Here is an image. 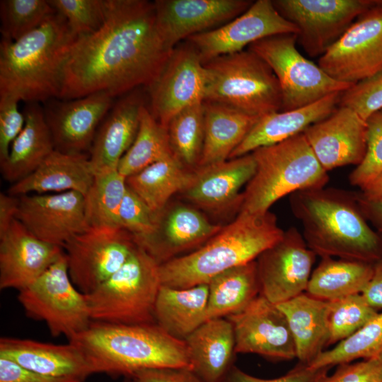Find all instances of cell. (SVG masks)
Masks as SVG:
<instances>
[{"label":"cell","mask_w":382,"mask_h":382,"mask_svg":"<svg viewBox=\"0 0 382 382\" xmlns=\"http://www.w3.org/2000/svg\"><path fill=\"white\" fill-rule=\"evenodd\" d=\"M330 369H311L299 363L282 376L265 379L252 376L233 365L221 382H322Z\"/></svg>","instance_id":"7dc6e473"},{"label":"cell","mask_w":382,"mask_h":382,"mask_svg":"<svg viewBox=\"0 0 382 382\" xmlns=\"http://www.w3.org/2000/svg\"><path fill=\"white\" fill-rule=\"evenodd\" d=\"M320 67L334 79L354 84L382 67V6L373 5L320 57Z\"/></svg>","instance_id":"4fadbf2b"},{"label":"cell","mask_w":382,"mask_h":382,"mask_svg":"<svg viewBox=\"0 0 382 382\" xmlns=\"http://www.w3.org/2000/svg\"><path fill=\"white\" fill-rule=\"evenodd\" d=\"M382 355V312L334 347L322 352L308 366L311 369L331 368L358 359Z\"/></svg>","instance_id":"f35d334b"},{"label":"cell","mask_w":382,"mask_h":382,"mask_svg":"<svg viewBox=\"0 0 382 382\" xmlns=\"http://www.w3.org/2000/svg\"><path fill=\"white\" fill-rule=\"evenodd\" d=\"M256 163L251 153L217 163L197 167L183 191L195 204L219 209L231 203H241L239 191L253 178Z\"/></svg>","instance_id":"484cf974"},{"label":"cell","mask_w":382,"mask_h":382,"mask_svg":"<svg viewBox=\"0 0 382 382\" xmlns=\"http://www.w3.org/2000/svg\"><path fill=\"white\" fill-rule=\"evenodd\" d=\"M22 112L24 127L12 143L6 158L0 162L3 178L12 184L31 174L54 150L40 103H28Z\"/></svg>","instance_id":"f546056e"},{"label":"cell","mask_w":382,"mask_h":382,"mask_svg":"<svg viewBox=\"0 0 382 382\" xmlns=\"http://www.w3.org/2000/svg\"><path fill=\"white\" fill-rule=\"evenodd\" d=\"M381 359H382V356H381Z\"/></svg>","instance_id":"91938a15"},{"label":"cell","mask_w":382,"mask_h":382,"mask_svg":"<svg viewBox=\"0 0 382 382\" xmlns=\"http://www.w3.org/2000/svg\"><path fill=\"white\" fill-rule=\"evenodd\" d=\"M289 204L316 255L372 264L382 257V238L362 214L357 192L307 189L290 195Z\"/></svg>","instance_id":"7a4b0ae2"},{"label":"cell","mask_w":382,"mask_h":382,"mask_svg":"<svg viewBox=\"0 0 382 382\" xmlns=\"http://www.w3.org/2000/svg\"><path fill=\"white\" fill-rule=\"evenodd\" d=\"M357 199L364 217L382 238V197L367 198L357 192Z\"/></svg>","instance_id":"db71d44e"},{"label":"cell","mask_w":382,"mask_h":382,"mask_svg":"<svg viewBox=\"0 0 382 382\" xmlns=\"http://www.w3.org/2000/svg\"><path fill=\"white\" fill-rule=\"evenodd\" d=\"M373 264L332 257H321L312 271L305 292L325 301L361 294L371 277Z\"/></svg>","instance_id":"836d02e7"},{"label":"cell","mask_w":382,"mask_h":382,"mask_svg":"<svg viewBox=\"0 0 382 382\" xmlns=\"http://www.w3.org/2000/svg\"><path fill=\"white\" fill-rule=\"evenodd\" d=\"M297 33V28L279 13L272 1L257 0L234 19L186 41L196 49L204 63L221 55L243 51L267 37Z\"/></svg>","instance_id":"2e32d148"},{"label":"cell","mask_w":382,"mask_h":382,"mask_svg":"<svg viewBox=\"0 0 382 382\" xmlns=\"http://www.w3.org/2000/svg\"><path fill=\"white\" fill-rule=\"evenodd\" d=\"M173 50L158 28L154 1L106 0L102 26L77 37L71 47L58 98L71 100L99 91L116 98L146 88Z\"/></svg>","instance_id":"6da1fadb"},{"label":"cell","mask_w":382,"mask_h":382,"mask_svg":"<svg viewBox=\"0 0 382 382\" xmlns=\"http://www.w3.org/2000/svg\"><path fill=\"white\" fill-rule=\"evenodd\" d=\"M366 122V153L349 175L351 185L360 190L382 175V110L372 115Z\"/></svg>","instance_id":"ee69618b"},{"label":"cell","mask_w":382,"mask_h":382,"mask_svg":"<svg viewBox=\"0 0 382 382\" xmlns=\"http://www.w3.org/2000/svg\"><path fill=\"white\" fill-rule=\"evenodd\" d=\"M161 286L159 264L137 245L115 273L85 294L91 318L113 324L154 323Z\"/></svg>","instance_id":"ba28073f"},{"label":"cell","mask_w":382,"mask_h":382,"mask_svg":"<svg viewBox=\"0 0 382 382\" xmlns=\"http://www.w3.org/2000/svg\"><path fill=\"white\" fill-rule=\"evenodd\" d=\"M221 228L196 209L179 205L158 213L154 233L135 243L161 265L178 253L207 241Z\"/></svg>","instance_id":"cb8c5ba5"},{"label":"cell","mask_w":382,"mask_h":382,"mask_svg":"<svg viewBox=\"0 0 382 382\" xmlns=\"http://www.w3.org/2000/svg\"><path fill=\"white\" fill-rule=\"evenodd\" d=\"M360 190L361 194L367 198L382 197V175Z\"/></svg>","instance_id":"9f6ffc18"},{"label":"cell","mask_w":382,"mask_h":382,"mask_svg":"<svg viewBox=\"0 0 382 382\" xmlns=\"http://www.w3.org/2000/svg\"><path fill=\"white\" fill-rule=\"evenodd\" d=\"M19 102L11 98H0V162L6 158L11 146L25 125Z\"/></svg>","instance_id":"c3c4849f"},{"label":"cell","mask_w":382,"mask_h":382,"mask_svg":"<svg viewBox=\"0 0 382 382\" xmlns=\"http://www.w3.org/2000/svg\"><path fill=\"white\" fill-rule=\"evenodd\" d=\"M16 219L41 241L62 247L88 226L84 195L76 191L25 195Z\"/></svg>","instance_id":"d6986e66"},{"label":"cell","mask_w":382,"mask_h":382,"mask_svg":"<svg viewBox=\"0 0 382 382\" xmlns=\"http://www.w3.org/2000/svg\"><path fill=\"white\" fill-rule=\"evenodd\" d=\"M189 172L173 156L157 161L126 178L132 190L154 213H160L169 199L184 191L192 180Z\"/></svg>","instance_id":"d590c367"},{"label":"cell","mask_w":382,"mask_h":382,"mask_svg":"<svg viewBox=\"0 0 382 382\" xmlns=\"http://www.w3.org/2000/svg\"><path fill=\"white\" fill-rule=\"evenodd\" d=\"M69 342L82 352L92 374L132 377L151 369L192 370L185 342L172 337L156 323L126 325L92 321Z\"/></svg>","instance_id":"277c9868"},{"label":"cell","mask_w":382,"mask_h":382,"mask_svg":"<svg viewBox=\"0 0 382 382\" xmlns=\"http://www.w3.org/2000/svg\"><path fill=\"white\" fill-rule=\"evenodd\" d=\"M115 98L108 92L99 91L75 99L52 98L44 103L54 150L67 154L89 151Z\"/></svg>","instance_id":"ac0fdd59"},{"label":"cell","mask_w":382,"mask_h":382,"mask_svg":"<svg viewBox=\"0 0 382 382\" xmlns=\"http://www.w3.org/2000/svg\"><path fill=\"white\" fill-rule=\"evenodd\" d=\"M342 93L328 95L295 110L274 112L260 117L229 158L246 155L258 148L275 144L303 133L309 126L335 111Z\"/></svg>","instance_id":"4316f807"},{"label":"cell","mask_w":382,"mask_h":382,"mask_svg":"<svg viewBox=\"0 0 382 382\" xmlns=\"http://www.w3.org/2000/svg\"><path fill=\"white\" fill-rule=\"evenodd\" d=\"M366 120L340 106L326 118L309 126L304 134L318 161L326 170L359 165L366 150Z\"/></svg>","instance_id":"44dd1931"},{"label":"cell","mask_w":382,"mask_h":382,"mask_svg":"<svg viewBox=\"0 0 382 382\" xmlns=\"http://www.w3.org/2000/svg\"><path fill=\"white\" fill-rule=\"evenodd\" d=\"M376 3L382 6V0H375Z\"/></svg>","instance_id":"6f0895ef"},{"label":"cell","mask_w":382,"mask_h":382,"mask_svg":"<svg viewBox=\"0 0 382 382\" xmlns=\"http://www.w3.org/2000/svg\"><path fill=\"white\" fill-rule=\"evenodd\" d=\"M296 34H281L263 38L248 47L275 74L282 93L281 111L308 105L354 85L334 79L318 64L304 57L296 48Z\"/></svg>","instance_id":"9c48e42d"},{"label":"cell","mask_w":382,"mask_h":382,"mask_svg":"<svg viewBox=\"0 0 382 382\" xmlns=\"http://www.w3.org/2000/svg\"><path fill=\"white\" fill-rule=\"evenodd\" d=\"M284 233L270 211L260 214L241 211L202 247L159 265L161 285L183 289L208 284L228 270L255 260Z\"/></svg>","instance_id":"5b68a950"},{"label":"cell","mask_w":382,"mask_h":382,"mask_svg":"<svg viewBox=\"0 0 382 382\" xmlns=\"http://www.w3.org/2000/svg\"><path fill=\"white\" fill-rule=\"evenodd\" d=\"M0 357L33 372L84 381L92 374L82 352L72 343L54 345L33 340L1 337Z\"/></svg>","instance_id":"d4e9b609"},{"label":"cell","mask_w":382,"mask_h":382,"mask_svg":"<svg viewBox=\"0 0 382 382\" xmlns=\"http://www.w3.org/2000/svg\"><path fill=\"white\" fill-rule=\"evenodd\" d=\"M158 214L152 212L127 187L119 210V221L120 227L133 236L134 242L154 233L157 226Z\"/></svg>","instance_id":"f6af8a7d"},{"label":"cell","mask_w":382,"mask_h":382,"mask_svg":"<svg viewBox=\"0 0 382 382\" xmlns=\"http://www.w3.org/2000/svg\"><path fill=\"white\" fill-rule=\"evenodd\" d=\"M233 327L236 354L274 360L296 358L287 319L277 304L260 294L241 311L226 318Z\"/></svg>","instance_id":"e0dca14e"},{"label":"cell","mask_w":382,"mask_h":382,"mask_svg":"<svg viewBox=\"0 0 382 382\" xmlns=\"http://www.w3.org/2000/svg\"><path fill=\"white\" fill-rule=\"evenodd\" d=\"M250 0H156L159 32L173 49L183 40L219 28L245 12Z\"/></svg>","instance_id":"ffe728a7"},{"label":"cell","mask_w":382,"mask_h":382,"mask_svg":"<svg viewBox=\"0 0 382 382\" xmlns=\"http://www.w3.org/2000/svg\"><path fill=\"white\" fill-rule=\"evenodd\" d=\"M381 356L339 365L322 382H382Z\"/></svg>","instance_id":"681fc988"},{"label":"cell","mask_w":382,"mask_h":382,"mask_svg":"<svg viewBox=\"0 0 382 382\" xmlns=\"http://www.w3.org/2000/svg\"><path fill=\"white\" fill-rule=\"evenodd\" d=\"M64 253L62 247L41 241L14 219L0 235V288L27 287Z\"/></svg>","instance_id":"7402d4cb"},{"label":"cell","mask_w":382,"mask_h":382,"mask_svg":"<svg viewBox=\"0 0 382 382\" xmlns=\"http://www.w3.org/2000/svg\"><path fill=\"white\" fill-rule=\"evenodd\" d=\"M136 382H203L191 369L159 368L143 370L132 376Z\"/></svg>","instance_id":"816d5d0a"},{"label":"cell","mask_w":382,"mask_h":382,"mask_svg":"<svg viewBox=\"0 0 382 382\" xmlns=\"http://www.w3.org/2000/svg\"><path fill=\"white\" fill-rule=\"evenodd\" d=\"M209 286L183 289L161 285L154 306L155 323L172 337L185 340L207 321Z\"/></svg>","instance_id":"d6a6232c"},{"label":"cell","mask_w":382,"mask_h":382,"mask_svg":"<svg viewBox=\"0 0 382 382\" xmlns=\"http://www.w3.org/2000/svg\"><path fill=\"white\" fill-rule=\"evenodd\" d=\"M361 294L373 308L382 309V257L373 264L371 277Z\"/></svg>","instance_id":"f5cc1de1"},{"label":"cell","mask_w":382,"mask_h":382,"mask_svg":"<svg viewBox=\"0 0 382 382\" xmlns=\"http://www.w3.org/2000/svg\"><path fill=\"white\" fill-rule=\"evenodd\" d=\"M19 197L8 192L0 193V235L5 233L16 219Z\"/></svg>","instance_id":"11a10c76"},{"label":"cell","mask_w":382,"mask_h":382,"mask_svg":"<svg viewBox=\"0 0 382 382\" xmlns=\"http://www.w3.org/2000/svg\"><path fill=\"white\" fill-rule=\"evenodd\" d=\"M184 341L192 371L203 382H221L233 366L234 331L226 318L207 320Z\"/></svg>","instance_id":"f1b7e54d"},{"label":"cell","mask_w":382,"mask_h":382,"mask_svg":"<svg viewBox=\"0 0 382 382\" xmlns=\"http://www.w3.org/2000/svg\"><path fill=\"white\" fill-rule=\"evenodd\" d=\"M167 130L174 156L184 166L197 167L204 137L203 101L190 105L173 116Z\"/></svg>","instance_id":"ab89813d"},{"label":"cell","mask_w":382,"mask_h":382,"mask_svg":"<svg viewBox=\"0 0 382 382\" xmlns=\"http://www.w3.org/2000/svg\"><path fill=\"white\" fill-rule=\"evenodd\" d=\"M76 37L55 12L16 40L0 41V98L45 103L58 98L64 64Z\"/></svg>","instance_id":"3957f363"},{"label":"cell","mask_w":382,"mask_h":382,"mask_svg":"<svg viewBox=\"0 0 382 382\" xmlns=\"http://www.w3.org/2000/svg\"><path fill=\"white\" fill-rule=\"evenodd\" d=\"M208 286L207 320L241 311L260 294L256 260L216 275Z\"/></svg>","instance_id":"e575fe53"},{"label":"cell","mask_w":382,"mask_h":382,"mask_svg":"<svg viewBox=\"0 0 382 382\" xmlns=\"http://www.w3.org/2000/svg\"><path fill=\"white\" fill-rule=\"evenodd\" d=\"M285 315L299 363L309 364L328 346V301L306 292L277 304Z\"/></svg>","instance_id":"1f68e13d"},{"label":"cell","mask_w":382,"mask_h":382,"mask_svg":"<svg viewBox=\"0 0 382 382\" xmlns=\"http://www.w3.org/2000/svg\"><path fill=\"white\" fill-rule=\"evenodd\" d=\"M94 176L86 154H67L54 150L31 174L12 184L8 193L21 197L33 192L76 191L85 196Z\"/></svg>","instance_id":"83f0119b"},{"label":"cell","mask_w":382,"mask_h":382,"mask_svg":"<svg viewBox=\"0 0 382 382\" xmlns=\"http://www.w3.org/2000/svg\"><path fill=\"white\" fill-rule=\"evenodd\" d=\"M18 291V301L26 314L45 322L52 336L64 335L69 340L92 322L86 296L69 276L65 253Z\"/></svg>","instance_id":"30bf717a"},{"label":"cell","mask_w":382,"mask_h":382,"mask_svg":"<svg viewBox=\"0 0 382 382\" xmlns=\"http://www.w3.org/2000/svg\"><path fill=\"white\" fill-rule=\"evenodd\" d=\"M339 105L351 108L365 120L382 110V67L344 91Z\"/></svg>","instance_id":"bcb514c9"},{"label":"cell","mask_w":382,"mask_h":382,"mask_svg":"<svg viewBox=\"0 0 382 382\" xmlns=\"http://www.w3.org/2000/svg\"><path fill=\"white\" fill-rule=\"evenodd\" d=\"M203 65L204 101L225 104L258 117L281 111L278 80L269 65L250 50L221 55Z\"/></svg>","instance_id":"52a82bcc"},{"label":"cell","mask_w":382,"mask_h":382,"mask_svg":"<svg viewBox=\"0 0 382 382\" xmlns=\"http://www.w3.org/2000/svg\"><path fill=\"white\" fill-rule=\"evenodd\" d=\"M173 156L167 127L158 122L148 106L144 104L137 134L120 161L118 171L127 178L157 161Z\"/></svg>","instance_id":"8d00e7d4"},{"label":"cell","mask_w":382,"mask_h":382,"mask_svg":"<svg viewBox=\"0 0 382 382\" xmlns=\"http://www.w3.org/2000/svg\"><path fill=\"white\" fill-rule=\"evenodd\" d=\"M127 382H136V381L133 379L132 381H127Z\"/></svg>","instance_id":"680465c9"},{"label":"cell","mask_w":382,"mask_h":382,"mask_svg":"<svg viewBox=\"0 0 382 382\" xmlns=\"http://www.w3.org/2000/svg\"><path fill=\"white\" fill-rule=\"evenodd\" d=\"M0 382H83L40 374L0 357Z\"/></svg>","instance_id":"f907efd6"},{"label":"cell","mask_w":382,"mask_h":382,"mask_svg":"<svg viewBox=\"0 0 382 382\" xmlns=\"http://www.w3.org/2000/svg\"><path fill=\"white\" fill-rule=\"evenodd\" d=\"M144 104L138 88L122 95L113 103L99 125L89 151L95 174L117 169L136 138Z\"/></svg>","instance_id":"603a6c76"},{"label":"cell","mask_w":382,"mask_h":382,"mask_svg":"<svg viewBox=\"0 0 382 382\" xmlns=\"http://www.w3.org/2000/svg\"><path fill=\"white\" fill-rule=\"evenodd\" d=\"M77 38L98 30L105 19L106 0H49Z\"/></svg>","instance_id":"7bdbcfd3"},{"label":"cell","mask_w":382,"mask_h":382,"mask_svg":"<svg viewBox=\"0 0 382 382\" xmlns=\"http://www.w3.org/2000/svg\"><path fill=\"white\" fill-rule=\"evenodd\" d=\"M137 246L122 228H89L63 246L74 284L87 294L110 278Z\"/></svg>","instance_id":"8fae6325"},{"label":"cell","mask_w":382,"mask_h":382,"mask_svg":"<svg viewBox=\"0 0 382 382\" xmlns=\"http://www.w3.org/2000/svg\"><path fill=\"white\" fill-rule=\"evenodd\" d=\"M54 13L49 0H1V38L16 40L40 27Z\"/></svg>","instance_id":"60d3db41"},{"label":"cell","mask_w":382,"mask_h":382,"mask_svg":"<svg viewBox=\"0 0 382 382\" xmlns=\"http://www.w3.org/2000/svg\"><path fill=\"white\" fill-rule=\"evenodd\" d=\"M316 255L296 227L257 259L260 294L274 304L306 291Z\"/></svg>","instance_id":"9a60e30c"},{"label":"cell","mask_w":382,"mask_h":382,"mask_svg":"<svg viewBox=\"0 0 382 382\" xmlns=\"http://www.w3.org/2000/svg\"><path fill=\"white\" fill-rule=\"evenodd\" d=\"M204 137L197 167L226 161L260 117L231 106L203 101Z\"/></svg>","instance_id":"4dcf8cb0"},{"label":"cell","mask_w":382,"mask_h":382,"mask_svg":"<svg viewBox=\"0 0 382 382\" xmlns=\"http://www.w3.org/2000/svg\"><path fill=\"white\" fill-rule=\"evenodd\" d=\"M146 88L151 113L167 127L180 111L204 101L206 75L198 52L187 41L176 45L158 76Z\"/></svg>","instance_id":"5bb4252c"},{"label":"cell","mask_w":382,"mask_h":382,"mask_svg":"<svg viewBox=\"0 0 382 382\" xmlns=\"http://www.w3.org/2000/svg\"><path fill=\"white\" fill-rule=\"evenodd\" d=\"M279 13L298 29L311 57L322 56L374 4V0H274Z\"/></svg>","instance_id":"7c38bea8"},{"label":"cell","mask_w":382,"mask_h":382,"mask_svg":"<svg viewBox=\"0 0 382 382\" xmlns=\"http://www.w3.org/2000/svg\"><path fill=\"white\" fill-rule=\"evenodd\" d=\"M126 178L117 169L95 174L84 196L89 228H122L119 210L127 190Z\"/></svg>","instance_id":"74e56055"},{"label":"cell","mask_w":382,"mask_h":382,"mask_svg":"<svg viewBox=\"0 0 382 382\" xmlns=\"http://www.w3.org/2000/svg\"><path fill=\"white\" fill-rule=\"evenodd\" d=\"M254 175L241 195V211L264 214L279 199L296 192L325 187L329 180L303 133L251 152Z\"/></svg>","instance_id":"8992f818"},{"label":"cell","mask_w":382,"mask_h":382,"mask_svg":"<svg viewBox=\"0 0 382 382\" xmlns=\"http://www.w3.org/2000/svg\"><path fill=\"white\" fill-rule=\"evenodd\" d=\"M378 313V311L366 301L361 294L328 301V346L347 338Z\"/></svg>","instance_id":"b9f144b4"}]
</instances>
